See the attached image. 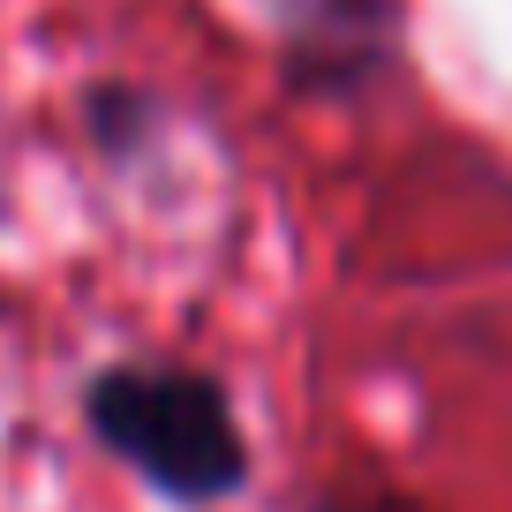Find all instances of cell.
<instances>
[{
	"label": "cell",
	"mask_w": 512,
	"mask_h": 512,
	"mask_svg": "<svg viewBox=\"0 0 512 512\" xmlns=\"http://www.w3.org/2000/svg\"><path fill=\"white\" fill-rule=\"evenodd\" d=\"M91 415L144 475H159L181 497H211L241 475V445H234V422H226V400L204 377H181V369H113L98 384Z\"/></svg>",
	"instance_id": "obj_1"
}]
</instances>
